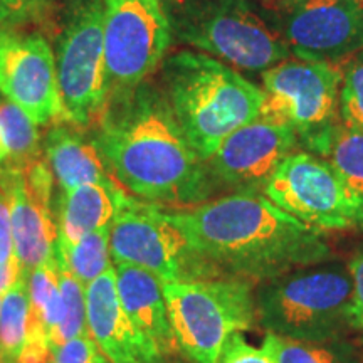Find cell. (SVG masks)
Returning a JSON list of instances; mask_svg holds the SVG:
<instances>
[{"label": "cell", "mask_w": 363, "mask_h": 363, "mask_svg": "<svg viewBox=\"0 0 363 363\" xmlns=\"http://www.w3.org/2000/svg\"><path fill=\"white\" fill-rule=\"evenodd\" d=\"M24 272V271H22ZM30 299L29 333H44L49 338L61 321L62 296L59 284V267L56 259L26 272Z\"/></svg>", "instance_id": "cell-23"}, {"label": "cell", "mask_w": 363, "mask_h": 363, "mask_svg": "<svg viewBox=\"0 0 363 363\" xmlns=\"http://www.w3.org/2000/svg\"><path fill=\"white\" fill-rule=\"evenodd\" d=\"M0 136L6 147V165L26 169L40 158V136L38 125L11 99L0 98Z\"/></svg>", "instance_id": "cell-24"}, {"label": "cell", "mask_w": 363, "mask_h": 363, "mask_svg": "<svg viewBox=\"0 0 363 363\" xmlns=\"http://www.w3.org/2000/svg\"><path fill=\"white\" fill-rule=\"evenodd\" d=\"M0 363H17V362H0Z\"/></svg>", "instance_id": "cell-38"}, {"label": "cell", "mask_w": 363, "mask_h": 363, "mask_svg": "<svg viewBox=\"0 0 363 363\" xmlns=\"http://www.w3.org/2000/svg\"><path fill=\"white\" fill-rule=\"evenodd\" d=\"M51 0H0V27L24 24L39 17Z\"/></svg>", "instance_id": "cell-29"}, {"label": "cell", "mask_w": 363, "mask_h": 363, "mask_svg": "<svg viewBox=\"0 0 363 363\" xmlns=\"http://www.w3.org/2000/svg\"><path fill=\"white\" fill-rule=\"evenodd\" d=\"M276 363H363L362 352L348 338L330 342H296L266 333L262 340Z\"/></svg>", "instance_id": "cell-21"}, {"label": "cell", "mask_w": 363, "mask_h": 363, "mask_svg": "<svg viewBox=\"0 0 363 363\" xmlns=\"http://www.w3.org/2000/svg\"><path fill=\"white\" fill-rule=\"evenodd\" d=\"M16 257V247H13L12 235V220H11V203L9 197L0 184V264H7Z\"/></svg>", "instance_id": "cell-31"}, {"label": "cell", "mask_w": 363, "mask_h": 363, "mask_svg": "<svg viewBox=\"0 0 363 363\" xmlns=\"http://www.w3.org/2000/svg\"><path fill=\"white\" fill-rule=\"evenodd\" d=\"M162 83L182 131L203 162L227 136L261 116L259 86L203 52L179 51L163 59Z\"/></svg>", "instance_id": "cell-3"}, {"label": "cell", "mask_w": 363, "mask_h": 363, "mask_svg": "<svg viewBox=\"0 0 363 363\" xmlns=\"http://www.w3.org/2000/svg\"><path fill=\"white\" fill-rule=\"evenodd\" d=\"M262 195L316 230H363V197L328 162L310 152L289 153Z\"/></svg>", "instance_id": "cell-9"}, {"label": "cell", "mask_w": 363, "mask_h": 363, "mask_svg": "<svg viewBox=\"0 0 363 363\" xmlns=\"http://www.w3.org/2000/svg\"><path fill=\"white\" fill-rule=\"evenodd\" d=\"M44 153L61 192L81 185L115 182L93 138H86L74 125L52 126L45 136Z\"/></svg>", "instance_id": "cell-18"}, {"label": "cell", "mask_w": 363, "mask_h": 363, "mask_svg": "<svg viewBox=\"0 0 363 363\" xmlns=\"http://www.w3.org/2000/svg\"><path fill=\"white\" fill-rule=\"evenodd\" d=\"M59 267V266H57ZM59 284H61L62 311L61 321L49 335L51 348L69 342L72 338L86 337V288L69 271L59 267Z\"/></svg>", "instance_id": "cell-26"}, {"label": "cell", "mask_w": 363, "mask_h": 363, "mask_svg": "<svg viewBox=\"0 0 363 363\" xmlns=\"http://www.w3.org/2000/svg\"><path fill=\"white\" fill-rule=\"evenodd\" d=\"M49 363H110L89 335L72 338L52 348Z\"/></svg>", "instance_id": "cell-28"}, {"label": "cell", "mask_w": 363, "mask_h": 363, "mask_svg": "<svg viewBox=\"0 0 363 363\" xmlns=\"http://www.w3.org/2000/svg\"><path fill=\"white\" fill-rule=\"evenodd\" d=\"M303 147L328 162L348 187L363 197V131L347 128L337 121Z\"/></svg>", "instance_id": "cell-20"}, {"label": "cell", "mask_w": 363, "mask_h": 363, "mask_svg": "<svg viewBox=\"0 0 363 363\" xmlns=\"http://www.w3.org/2000/svg\"><path fill=\"white\" fill-rule=\"evenodd\" d=\"M165 7L172 38L238 71H266L291 56L249 0H177Z\"/></svg>", "instance_id": "cell-5"}, {"label": "cell", "mask_w": 363, "mask_h": 363, "mask_svg": "<svg viewBox=\"0 0 363 363\" xmlns=\"http://www.w3.org/2000/svg\"><path fill=\"white\" fill-rule=\"evenodd\" d=\"M88 335L110 363H150L162 357L157 345L140 331L118 296L115 267L86 286Z\"/></svg>", "instance_id": "cell-15"}, {"label": "cell", "mask_w": 363, "mask_h": 363, "mask_svg": "<svg viewBox=\"0 0 363 363\" xmlns=\"http://www.w3.org/2000/svg\"><path fill=\"white\" fill-rule=\"evenodd\" d=\"M6 158H7V152H6V147H4L2 136H0V170H2L4 165H6Z\"/></svg>", "instance_id": "cell-36"}, {"label": "cell", "mask_w": 363, "mask_h": 363, "mask_svg": "<svg viewBox=\"0 0 363 363\" xmlns=\"http://www.w3.org/2000/svg\"><path fill=\"white\" fill-rule=\"evenodd\" d=\"M175 347L194 363H219L235 333L257 323L249 281L234 276L163 283Z\"/></svg>", "instance_id": "cell-6"}, {"label": "cell", "mask_w": 363, "mask_h": 363, "mask_svg": "<svg viewBox=\"0 0 363 363\" xmlns=\"http://www.w3.org/2000/svg\"><path fill=\"white\" fill-rule=\"evenodd\" d=\"M0 305H2V296H0Z\"/></svg>", "instance_id": "cell-39"}, {"label": "cell", "mask_w": 363, "mask_h": 363, "mask_svg": "<svg viewBox=\"0 0 363 363\" xmlns=\"http://www.w3.org/2000/svg\"><path fill=\"white\" fill-rule=\"evenodd\" d=\"M338 121L347 128L363 131V49L347 59L342 71Z\"/></svg>", "instance_id": "cell-27"}, {"label": "cell", "mask_w": 363, "mask_h": 363, "mask_svg": "<svg viewBox=\"0 0 363 363\" xmlns=\"http://www.w3.org/2000/svg\"><path fill=\"white\" fill-rule=\"evenodd\" d=\"M21 276V264L19 261L13 259L7 264H0V296L7 291L11 286L16 283Z\"/></svg>", "instance_id": "cell-33"}, {"label": "cell", "mask_w": 363, "mask_h": 363, "mask_svg": "<svg viewBox=\"0 0 363 363\" xmlns=\"http://www.w3.org/2000/svg\"><path fill=\"white\" fill-rule=\"evenodd\" d=\"M163 211L222 274L249 283H266L333 259L320 230L262 194H227L197 206Z\"/></svg>", "instance_id": "cell-2"}, {"label": "cell", "mask_w": 363, "mask_h": 363, "mask_svg": "<svg viewBox=\"0 0 363 363\" xmlns=\"http://www.w3.org/2000/svg\"><path fill=\"white\" fill-rule=\"evenodd\" d=\"M340 83L333 65L284 59L262 71L261 116L289 126L305 145L338 121Z\"/></svg>", "instance_id": "cell-11"}, {"label": "cell", "mask_w": 363, "mask_h": 363, "mask_svg": "<svg viewBox=\"0 0 363 363\" xmlns=\"http://www.w3.org/2000/svg\"><path fill=\"white\" fill-rule=\"evenodd\" d=\"M62 118L84 128L110 96L104 57L103 0H66L56 49Z\"/></svg>", "instance_id": "cell-7"}, {"label": "cell", "mask_w": 363, "mask_h": 363, "mask_svg": "<svg viewBox=\"0 0 363 363\" xmlns=\"http://www.w3.org/2000/svg\"><path fill=\"white\" fill-rule=\"evenodd\" d=\"M257 323L296 342L347 338L353 328V279L348 266L325 261L259 283Z\"/></svg>", "instance_id": "cell-4"}, {"label": "cell", "mask_w": 363, "mask_h": 363, "mask_svg": "<svg viewBox=\"0 0 363 363\" xmlns=\"http://www.w3.org/2000/svg\"><path fill=\"white\" fill-rule=\"evenodd\" d=\"M103 30L110 94L145 83L174 39L165 0H103Z\"/></svg>", "instance_id": "cell-10"}, {"label": "cell", "mask_w": 363, "mask_h": 363, "mask_svg": "<svg viewBox=\"0 0 363 363\" xmlns=\"http://www.w3.org/2000/svg\"><path fill=\"white\" fill-rule=\"evenodd\" d=\"M128 197L116 180L81 185L61 192L57 203V240L76 244L86 234L111 225Z\"/></svg>", "instance_id": "cell-19"}, {"label": "cell", "mask_w": 363, "mask_h": 363, "mask_svg": "<svg viewBox=\"0 0 363 363\" xmlns=\"http://www.w3.org/2000/svg\"><path fill=\"white\" fill-rule=\"evenodd\" d=\"M113 262L143 267L162 283L224 276L195 249L157 203L126 199L110 227Z\"/></svg>", "instance_id": "cell-8"}, {"label": "cell", "mask_w": 363, "mask_h": 363, "mask_svg": "<svg viewBox=\"0 0 363 363\" xmlns=\"http://www.w3.org/2000/svg\"><path fill=\"white\" fill-rule=\"evenodd\" d=\"M30 299L26 272L21 271L0 305V362H17L29 337Z\"/></svg>", "instance_id": "cell-25"}, {"label": "cell", "mask_w": 363, "mask_h": 363, "mask_svg": "<svg viewBox=\"0 0 363 363\" xmlns=\"http://www.w3.org/2000/svg\"><path fill=\"white\" fill-rule=\"evenodd\" d=\"M0 184L11 203V220L16 257L21 271L29 272L54 259L57 224L52 219V206L40 201L27 187L22 169L4 167Z\"/></svg>", "instance_id": "cell-16"}, {"label": "cell", "mask_w": 363, "mask_h": 363, "mask_svg": "<svg viewBox=\"0 0 363 363\" xmlns=\"http://www.w3.org/2000/svg\"><path fill=\"white\" fill-rule=\"evenodd\" d=\"M353 279V328L363 335V246L348 262Z\"/></svg>", "instance_id": "cell-32"}, {"label": "cell", "mask_w": 363, "mask_h": 363, "mask_svg": "<svg viewBox=\"0 0 363 363\" xmlns=\"http://www.w3.org/2000/svg\"><path fill=\"white\" fill-rule=\"evenodd\" d=\"M0 94L24 110L38 126L62 118L56 56L43 35H16L4 62Z\"/></svg>", "instance_id": "cell-14"}, {"label": "cell", "mask_w": 363, "mask_h": 363, "mask_svg": "<svg viewBox=\"0 0 363 363\" xmlns=\"http://www.w3.org/2000/svg\"><path fill=\"white\" fill-rule=\"evenodd\" d=\"M299 2H306V0H267V6H269L271 11L274 12V11H279V9L294 6V4H299Z\"/></svg>", "instance_id": "cell-35"}, {"label": "cell", "mask_w": 363, "mask_h": 363, "mask_svg": "<svg viewBox=\"0 0 363 363\" xmlns=\"http://www.w3.org/2000/svg\"><path fill=\"white\" fill-rule=\"evenodd\" d=\"M113 267L118 296L131 321L157 345L162 355H172L177 347L162 281L153 272L126 262H113Z\"/></svg>", "instance_id": "cell-17"}, {"label": "cell", "mask_w": 363, "mask_h": 363, "mask_svg": "<svg viewBox=\"0 0 363 363\" xmlns=\"http://www.w3.org/2000/svg\"><path fill=\"white\" fill-rule=\"evenodd\" d=\"M13 39H16V35H13L12 33L0 29V79H2L4 62H6L7 51H9V48H11V44L13 43Z\"/></svg>", "instance_id": "cell-34"}, {"label": "cell", "mask_w": 363, "mask_h": 363, "mask_svg": "<svg viewBox=\"0 0 363 363\" xmlns=\"http://www.w3.org/2000/svg\"><path fill=\"white\" fill-rule=\"evenodd\" d=\"M110 227L93 230L76 244L56 242L54 259L57 266L69 271L84 288L111 267Z\"/></svg>", "instance_id": "cell-22"}, {"label": "cell", "mask_w": 363, "mask_h": 363, "mask_svg": "<svg viewBox=\"0 0 363 363\" xmlns=\"http://www.w3.org/2000/svg\"><path fill=\"white\" fill-rule=\"evenodd\" d=\"M219 363H276L262 347H254L244 338V333H235L227 342L220 353Z\"/></svg>", "instance_id": "cell-30"}, {"label": "cell", "mask_w": 363, "mask_h": 363, "mask_svg": "<svg viewBox=\"0 0 363 363\" xmlns=\"http://www.w3.org/2000/svg\"><path fill=\"white\" fill-rule=\"evenodd\" d=\"M272 13V29L296 59L335 66L363 49V0H306Z\"/></svg>", "instance_id": "cell-12"}, {"label": "cell", "mask_w": 363, "mask_h": 363, "mask_svg": "<svg viewBox=\"0 0 363 363\" xmlns=\"http://www.w3.org/2000/svg\"><path fill=\"white\" fill-rule=\"evenodd\" d=\"M93 138L118 184L150 203L190 207L216 192L207 163L182 131L165 93L145 83L108 96Z\"/></svg>", "instance_id": "cell-1"}, {"label": "cell", "mask_w": 363, "mask_h": 363, "mask_svg": "<svg viewBox=\"0 0 363 363\" xmlns=\"http://www.w3.org/2000/svg\"><path fill=\"white\" fill-rule=\"evenodd\" d=\"M298 143L289 126L256 118L227 136L206 162L214 189H227L229 194H262Z\"/></svg>", "instance_id": "cell-13"}, {"label": "cell", "mask_w": 363, "mask_h": 363, "mask_svg": "<svg viewBox=\"0 0 363 363\" xmlns=\"http://www.w3.org/2000/svg\"><path fill=\"white\" fill-rule=\"evenodd\" d=\"M170 357L172 355H162V357L155 358V360H152L150 363H182V362L174 360V358H170Z\"/></svg>", "instance_id": "cell-37"}]
</instances>
